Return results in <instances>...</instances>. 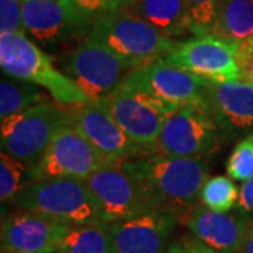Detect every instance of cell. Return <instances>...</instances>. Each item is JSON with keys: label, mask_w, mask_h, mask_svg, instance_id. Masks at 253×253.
I'll use <instances>...</instances> for the list:
<instances>
[{"label": "cell", "mask_w": 253, "mask_h": 253, "mask_svg": "<svg viewBox=\"0 0 253 253\" xmlns=\"http://www.w3.org/2000/svg\"><path fill=\"white\" fill-rule=\"evenodd\" d=\"M118 163L149 207L177 219L199 206L201 189L208 179L207 163L201 159L155 154Z\"/></svg>", "instance_id": "obj_1"}, {"label": "cell", "mask_w": 253, "mask_h": 253, "mask_svg": "<svg viewBox=\"0 0 253 253\" xmlns=\"http://www.w3.org/2000/svg\"><path fill=\"white\" fill-rule=\"evenodd\" d=\"M0 66L14 79L44 87L61 106L93 104L78 84L55 66L51 55L38 48L26 34L0 36Z\"/></svg>", "instance_id": "obj_2"}, {"label": "cell", "mask_w": 253, "mask_h": 253, "mask_svg": "<svg viewBox=\"0 0 253 253\" xmlns=\"http://www.w3.org/2000/svg\"><path fill=\"white\" fill-rule=\"evenodd\" d=\"M10 204L17 211L42 214L72 226L103 224L94 197L83 179L33 181L20 190Z\"/></svg>", "instance_id": "obj_3"}, {"label": "cell", "mask_w": 253, "mask_h": 253, "mask_svg": "<svg viewBox=\"0 0 253 253\" xmlns=\"http://www.w3.org/2000/svg\"><path fill=\"white\" fill-rule=\"evenodd\" d=\"M87 38L107 46L135 68L162 61L177 42L129 10L96 20Z\"/></svg>", "instance_id": "obj_4"}, {"label": "cell", "mask_w": 253, "mask_h": 253, "mask_svg": "<svg viewBox=\"0 0 253 253\" xmlns=\"http://www.w3.org/2000/svg\"><path fill=\"white\" fill-rule=\"evenodd\" d=\"M71 126L69 107L44 101L1 121V152L34 169L55 132Z\"/></svg>", "instance_id": "obj_5"}, {"label": "cell", "mask_w": 253, "mask_h": 253, "mask_svg": "<svg viewBox=\"0 0 253 253\" xmlns=\"http://www.w3.org/2000/svg\"><path fill=\"white\" fill-rule=\"evenodd\" d=\"M221 138L208 103H187L166 118L158 141V154L201 159L217 151Z\"/></svg>", "instance_id": "obj_6"}, {"label": "cell", "mask_w": 253, "mask_h": 253, "mask_svg": "<svg viewBox=\"0 0 253 253\" xmlns=\"http://www.w3.org/2000/svg\"><path fill=\"white\" fill-rule=\"evenodd\" d=\"M132 69H135L134 65L89 38L73 48L65 61L66 75L93 104H99L116 93Z\"/></svg>", "instance_id": "obj_7"}, {"label": "cell", "mask_w": 253, "mask_h": 253, "mask_svg": "<svg viewBox=\"0 0 253 253\" xmlns=\"http://www.w3.org/2000/svg\"><path fill=\"white\" fill-rule=\"evenodd\" d=\"M236 55L238 44L217 34H206L176 42L162 61L200 79L219 84L242 81Z\"/></svg>", "instance_id": "obj_8"}, {"label": "cell", "mask_w": 253, "mask_h": 253, "mask_svg": "<svg viewBox=\"0 0 253 253\" xmlns=\"http://www.w3.org/2000/svg\"><path fill=\"white\" fill-rule=\"evenodd\" d=\"M93 145L72 126H65L55 132L45 154L31 172V183L44 179H86L109 165Z\"/></svg>", "instance_id": "obj_9"}, {"label": "cell", "mask_w": 253, "mask_h": 253, "mask_svg": "<svg viewBox=\"0 0 253 253\" xmlns=\"http://www.w3.org/2000/svg\"><path fill=\"white\" fill-rule=\"evenodd\" d=\"M211 83L163 61L132 69L123 87L139 91L152 100L180 107L187 103H207Z\"/></svg>", "instance_id": "obj_10"}, {"label": "cell", "mask_w": 253, "mask_h": 253, "mask_svg": "<svg viewBox=\"0 0 253 253\" xmlns=\"http://www.w3.org/2000/svg\"><path fill=\"white\" fill-rule=\"evenodd\" d=\"M84 181L94 197L103 224L111 225L152 210L134 180L121 169L118 162L103 166Z\"/></svg>", "instance_id": "obj_11"}, {"label": "cell", "mask_w": 253, "mask_h": 253, "mask_svg": "<svg viewBox=\"0 0 253 253\" xmlns=\"http://www.w3.org/2000/svg\"><path fill=\"white\" fill-rule=\"evenodd\" d=\"M136 145L151 155L158 154V141L168 116L146 96L120 87L99 103Z\"/></svg>", "instance_id": "obj_12"}, {"label": "cell", "mask_w": 253, "mask_h": 253, "mask_svg": "<svg viewBox=\"0 0 253 253\" xmlns=\"http://www.w3.org/2000/svg\"><path fill=\"white\" fill-rule=\"evenodd\" d=\"M71 126L110 162H123L151 155L120 128L114 118L99 104L69 107Z\"/></svg>", "instance_id": "obj_13"}, {"label": "cell", "mask_w": 253, "mask_h": 253, "mask_svg": "<svg viewBox=\"0 0 253 253\" xmlns=\"http://www.w3.org/2000/svg\"><path fill=\"white\" fill-rule=\"evenodd\" d=\"M72 225L30 211H16L1 221V253L58 252Z\"/></svg>", "instance_id": "obj_14"}, {"label": "cell", "mask_w": 253, "mask_h": 253, "mask_svg": "<svg viewBox=\"0 0 253 253\" xmlns=\"http://www.w3.org/2000/svg\"><path fill=\"white\" fill-rule=\"evenodd\" d=\"M179 219L159 210L109 225L117 253H166Z\"/></svg>", "instance_id": "obj_15"}, {"label": "cell", "mask_w": 253, "mask_h": 253, "mask_svg": "<svg viewBox=\"0 0 253 253\" xmlns=\"http://www.w3.org/2000/svg\"><path fill=\"white\" fill-rule=\"evenodd\" d=\"M179 222L187 226L194 238L219 253H238L248 235L251 219L241 212H218L196 206Z\"/></svg>", "instance_id": "obj_16"}, {"label": "cell", "mask_w": 253, "mask_h": 253, "mask_svg": "<svg viewBox=\"0 0 253 253\" xmlns=\"http://www.w3.org/2000/svg\"><path fill=\"white\" fill-rule=\"evenodd\" d=\"M207 103L224 138L232 139L253 131V83H211Z\"/></svg>", "instance_id": "obj_17"}, {"label": "cell", "mask_w": 253, "mask_h": 253, "mask_svg": "<svg viewBox=\"0 0 253 253\" xmlns=\"http://www.w3.org/2000/svg\"><path fill=\"white\" fill-rule=\"evenodd\" d=\"M26 33L44 46L86 38L61 0H21Z\"/></svg>", "instance_id": "obj_18"}, {"label": "cell", "mask_w": 253, "mask_h": 253, "mask_svg": "<svg viewBox=\"0 0 253 253\" xmlns=\"http://www.w3.org/2000/svg\"><path fill=\"white\" fill-rule=\"evenodd\" d=\"M128 10L163 36L173 38L193 34L187 0H134Z\"/></svg>", "instance_id": "obj_19"}, {"label": "cell", "mask_w": 253, "mask_h": 253, "mask_svg": "<svg viewBox=\"0 0 253 253\" xmlns=\"http://www.w3.org/2000/svg\"><path fill=\"white\" fill-rule=\"evenodd\" d=\"M211 34L235 44L253 41V0H217Z\"/></svg>", "instance_id": "obj_20"}, {"label": "cell", "mask_w": 253, "mask_h": 253, "mask_svg": "<svg viewBox=\"0 0 253 253\" xmlns=\"http://www.w3.org/2000/svg\"><path fill=\"white\" fill-rule=\"evenodd\" d=\"M59 253H117L107 224L72 226L58 249Z\"/></svg>", "instance_id": "obj_21"}, {"label": "cell", "mask_w": 253, "mask_h": 253, "mask_svg": "<svg viewBox=\"0 0 253 253\" xmlns=\"http://www.w3.org/2000/svg\"><path fill=\"white\" fill-rule=\"evenodd\" d=\"M46 101V96L36 84L16 79L3 78L0 83V117L1 121L18 113Z\"/></svg>", "instance_id": "obj_22"}, {"label": "cell", "mask_w": 253, "mask_h": 253, "mask_svg": "<svg viewBox=\"0 0 253 253\" xmlns=\"http://www.w3.org/2000/svg\"><path fill=\"white\" fill-rule=\"evenodd\" d=\"M68 10L75 24L82 33L89 36L93 23L100 17L116 13L120 10H128L134 0H61Z\"/></svg>", "instance_id": "obj_23"}, {"label": "cell", "mask_w": 253, "mask_h": 253, "mask_svg": "<svg viewBox=\"0 0 253 253\" xmlns=\"http://www.w3.org/2000/svg\"><path fill=\"white\" fill-rule=\"evenodd\" d=\"M239 189L229 176L208 177L200 194V201L204 207L218 212H229L236 208Z\"/></svg>", "instance_id": "obj_24"}, {"label": "cell", "mask_w": 253, "mask_h": 253, "mask_svg": "<svg viewBox=\"0 0 253 253\" xmlns=\"http://www.w3.org/2000/svg\"><path fill=\"white\" fill-rule=\"evenodd\" d=\"M31 183V172L23 162L1 152L0 155V200L10 203L23 187Z\"/></svg>", "instance_id": "obj_25"}, {"label": "cell", "mask_w": 253, "mask_h": 253, "mask_svg": "<svg viewBox=\"0 0 253 253\" xmlns=\"http://www.w3.org/2000/svg\"><path fill=\"white\" fill-rule=\"evenodd\" d=\"M226 174L241 183L253 177V131L235 145L226 161Z\"/></svg>", "instance_id": "obj_26"}, {"label": "cell", "mask_w": 253, "mask_h": 253, "mask_svg": "<svg viewBox=\"0 0 253 253\" xmlns=\"http://www.w3.org/2000/svg\"><path fill=\"white\" fill-rule=\"evenodd\" d=\"M187 4L194 37L211 34L215 21L217 0H187Z\"/></svg>", "instance_id": "obj_27"}, {"label": "cell", "mask_w": 253, "mask_h": 253, "mask_svg": "<svg viewBox=\"0 0 253 253\" xmlns=\"http://www.w3.org/2000/svg\"><path fill=\"white\" fill-rule=\"evenodd\" d=\"M26 34L21 0H0V36Z\"/></svg>", "instance_id": "obj_28"}, {"label": "cell", "mask_w": 253, "mask_h": 253, "mask_svg": "<svg viewBox=\"0 0 253 253\" xmlns=\"http://www.w3.org/2000/svg\"><path fill=\"white\" fill-rule=\"evenodd\" d=\"M238 65L242 82L253 83V41L238 44Z\"/></svg>", "instance_id": "obj_29"}, {"label": "cell", "mask_w": 253, "mask_h": 253, "mask_svg": "<svg viewBox=\"0 0 253 253\" xmlns=\"http://www.w3.org/2000/svg\"><path fill=\"white\" fill-rule=\"evenodd\" d=\"M236 211L253 221V177L242 183L239 187V199Z\"/></svg>", "instance_id": "obj_30"}, {"label": "cell", "mask_w": 253, "mask_h": 253, "mask_svg": "<svg viewBox=\"0 0 253 253\" xmlns=\"http://www.w3.org/2000/svg\"><path fill=\"white\" fill-rule=\"evenodd\" d=\"M180 242L186 253H219L214 249H211L206 244H203L201 241H199L194 236H184Z\"/></svg>", "instance_id": "obj_31"}, {"label": "cell", "mask_w": 253, "mask_h": 253, "mask_svg": "<svg viewBox=\"0 0 253 253\" xmlns=\"http://www.w3.org/2000/svg\"><path fill=\"white\" fill-rule=\"evenodd\" d=\"M238 253H253V221H251L248 235L245 238L244 244L241 246V249L238 251Z\"/></svg>", "instance_id": "obj_32"}, {"label": "cell", "mask_w": 253, "mask_h": 253, "mask_svg": "<svg viewBox=\"0 0 253 253\" xmlns=\"http://www.w3.org/2000/svg\"><path fill=\"white\" fill-rule=\"evenodd\" d=\"M166 253H186V252H184V248H183L181 242H172V244L169 245L168 252Z\"/></svg>", "instance_id": "obj_33"}, {"label": "cell", "mask_w": 253, "mask_h": 253, "mask_svg": "<svg viewBox=\"0 0 253 253\" xmlns=\"http://www.w3.org/2000/svg\"><path fill=\"white\" fill-rule=\"evenodd\" d=\"M26 253H55L54 251H37V252H26Z\"/></svg>", "instance_id": "obj_34"}]
</instances>
